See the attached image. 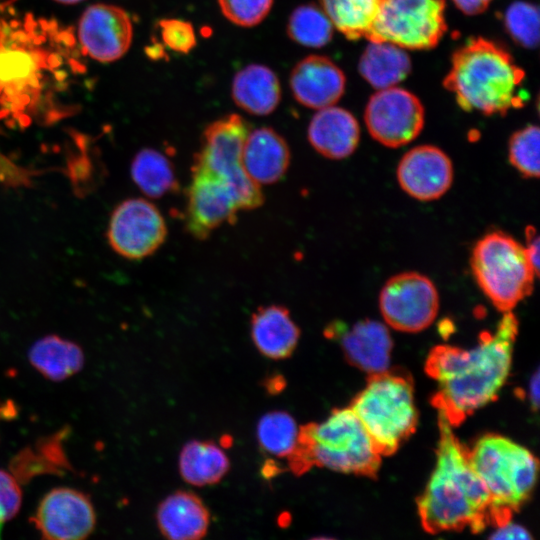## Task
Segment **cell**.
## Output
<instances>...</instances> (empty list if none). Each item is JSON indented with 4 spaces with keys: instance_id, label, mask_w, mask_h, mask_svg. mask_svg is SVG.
I'll use <instances>...</instances> for the list:
<instances>
[{
    "instance_id": "24",
    "label": "cell",
    "mask_w": 540,
    "mask_h": 540,
    "mask_svg": "<svg viewBox=\"0 0 540 540\" xmlns=\"http://www.w3.org/2000/svg\"><path fill=\"white\" fill-rule=\"evenodd\" d=\"M231 95L239 108L265 116L272 113L281 100L280 81L269 67L250 64L235 74Z\"/></svg>"
},
{
    "instance_id": "37",
    "label": "cell",
    "mask_w": 540,
    "mask_h": 540,
    "mask_svg": "<svg viewBox=\"0 0 540 540\" xmlns=\"http://www.w3.org/2000/svg\"><path fill=\"white\" fill-rule=\"evenodd\" d=\"M496 529L491 535L493 539H530L531 534L529 531L516 523H513L511 519L495 526Z\"/></svg>"
},
{
    "instance_id": "13",
    "label": "cell",
    "mask_w": 540,
    "mask_h": 540,
    "mask_svg": "<svg viewBox=\"0 0 540 540\" xmlns=\"http://www.w3.org/2000/svg\"><path fill=\"white\" fill-rule=\"evenodd\" d=\"M107 237L112 249L130 260L156 252L167 237V225L160 210L143 198H129L113 211Z\"/></svg>"
},
{
    "instance_id": "34",
    "label": "cell",
    "mask_w": 540,
    "mask_h": 540,
    "mask_svg": "<svg viewBox=\"0 0 540 540\" xmlns=\"http://www.w3.org/2000/svg\"><path fill=\"white\" fill-rule=\"evenodd\" d=\"M223 15L241 27H252L269 14L273 0H218Z\"/></svg>"
},
{
    "instance_id": "27",
    "label": "cell",
    "mask_w": 540,
    "mask_h": 540,
    "mask_svg": "<svg viewBox=\"0 0 540 540\" xmlns=\"http://www.w3.org/2000/svg\"><path fill=\"white\" fill-rule=\"evenodd\" d=\"M230 467L223 449L212 441L191 440L179 457L181 477L189 484L203 487L222 480Z\"/></svg>"
},
{
    "instance_id": "22",
    "label": "cell",
    "mask_w": 540,
    "mask_h": 540,
    "mask_svg": "<svg viewBox=\"0 0 540 540\" xmlns=\"http://www.w3.org/2000/svg\"><path fill=\"white\" fill-rule=\"evenodd\" d=\"M157 525L162 535L172 540L203 538L210 524V514L199 496L179 490L158 506Z\"/></svg>"
},
{
    "instance_id": "11",
    "label": "cell",
    "mask_w": 540,
    "mask_h": 540,
    "mask_svg": "<svg viewBox=\"0 0 540 540\" xmlns=\"http://www.w3.org/2000/svg\"><path fill=\"white\" fill-rule=\"evenodd\" d=\"M379 306L388 326L415 333L433 323L439 309V296L429 278L417 272H403L385 283Z\"/></svg>"
},
{
    "instance_id": "9",
    "label": "cell",
    "mask_w": 540,
    "mask_h": 540,
    "mask_svg": "<svg viewBox=\"0 0 540 540\" xmlns=\"http://www.w3.org/2000/svg\"><path fill=\"white\" fill-rule=\"evenodd\" d=\"M445 0H383L368 41L406 50L435 47L447 30Z\"/></svg>"
},
{
    "instance_id": "1",
    "label": "cell",
    "mask_w": 540,
    "mask_h": 540,
    "mask_svg": "<svg viewBox=\"0 0 540 540\" xmlns=\"http://www.w3.org/2000/svg\"><path fill=\"white\" fill-rule=\"evenodd\" d=\"M518 327L512 311L504 312L474 347L438 345L430 351L425 369L437 386L432 404L453 427L497 398L510 373Z\"/></svg>"
},
{
    "instance_id": "29",
    "label": "cell",
    "mask_w": 540,
    "mask_h": 540,
    "mask_svg": "<svg viewBox=\"0 0 540 540\" xmlns=\"http://www.w3.org/2000/svg\"><path fill=\"white\" fill-rule=\"evenodd\" d=\"M322 10L347 39L368 38L383 0H319Z\"/></svg>"
},
{
    "instance_id": "7",
    "label": "cell",
    "mask_w": 540,
    "mask_h": 540,
    "mask_svg": "<svg viewBox=\"0 0 540 540\" xmlns=\"http://www.w3.org/2000/svg\"><path fill=\"white\" fill-rule=\"evenodd\" d=\"M470 264L483 293L503 313L511 311L531 294L538 276L524 246L499 230L478 240Z\"/></svg>"
},
{
    "instance_id": "2",
    "label": "cell",
    "mask_w": 540,
    "mask_h": 540,
    "mask_svg": "<svg viewBox=\"0 0 540 540\" xmlns=\"http://www.w3.org/2000/svg\"><path fill=\"white\" fill-rule=\"evenodd\" d=\"M438 426L435 466L417 500L422 527L436 534L465 528L478 533L494 526L491 499L471 466L468 449L440 412Z\"/></svg>"
},
{
    "instance_id": "21",
    "label": "cell",
    "mask_w": 540,
    "mask_h": 540,
    "mask_svg": "<svg viewBox=\"0 0 540 540\" xmlns=\"http://www.w3.org/2000/svg\"><path fill=\"white\" fill-rule=\"evenodd\" d=\"M44 57L28 45L0 41V96L9 103L39 88Z\"/></svg>"
},
{
    "instance_id": "30",
    "label": "cell",
    "mask_w": 540,
    "mask_h": 540,
    "mask_svg": "<svg viewBox=\"0 0 540 540\" xmlns=\"http://www.w3.org/2000/svg\"><path fill=\"white\" fill-rule=\"evenodd\" d=\"M333 30L328 16L315 4L298 6L287 22L289 38L297 44L311 48L327 45L333 37Z\"/></svg>"
},
{
    "instance_id": "38",
    "label": "cell",
    "mask_w": 540,
    "mask_h": 540,
    "mask_svg": "<svg viewBox=\"0 0 540 540\" xmlns=\"http://www.w3.org/2000/svg\"><path fill=\"white\" fill-rule=\"evenodd\" d=\"M525 236H526V246H524L526 250V254L528 256L529 262L532 265L535 273L539 275V236L537 234L536 229L533 226H528L525 229Z\"/></svg>"
},
{
    "instance_id": "15",
    "label": "cell",
    "mask_w": 540,
    "mask_h": 540,
    "mask_svg": "<svg viewBox=\"0 0 540 540\" xmlns=\"http://www.w3.org/2000/svg\"><path fill=\"white\" fill-rule=\"evenodd\" d=\"M133 26L120 7L108 4L89 6L78 24V40L83 51L99 62L120 59L129 49Z\"/></svg>"
},
{
    "instance_id": "26",
    "label": "cell",
    "mask_w": 540,
    "mask_h": 540,
    "mask_svg": "<svg viewBox=\"0 0 540 540\" xmlns=\"http://www.w3.org/2000/svg\"><path fill=\"white\" fill-rule=\"evenodd\" d=\"M31 365L46 379L63 381L78 373L84 365L81 347L56 335L36 341L28 352Z\"/></svg>"
},
{
    "instance_id": "39",
    "label": "cell",
    "mask_w": 540,
    "mask_h": 540,
    "mask_svg": "<svg viewBox=\"0 0 540 540\" xmlns=\"http://www.w3.org/2000/svg\"><path fill=\"white\" fill-rule=\"evenodd\" d=\"M462 13L474 16L487 10L492 0H452Z\"/></svg>"
},
{
    "instance_id": "10",
    "label": "cell",
    "mask_w": 540,
    "mask_h": 540,
    "mask_svg": "<svg viewBox=\"0 0 540 540\" xmlns=\"http://www.w3.org/2000/svg\"><path fill=\"white\" fill-rule=\"evenodd\" d=\"M186 192L184 223L198 240L207 239L225 223L233 224L241 210L237 194L223 177L194 159Z\"/></svg>"
},
{
    "instance_id": "4",
    "label": "cell",
    "mask_w": 540,
    "mask_h": 540,
    "mask_svg": "<svg viewBox=\"0 0 540 540\" xmlns=\"http://www.w3.org/2000/svg\"><path fill=\"white\" fill-rule=\"evenodd\" d=\"M381 454L350 407L332 410L322 422L299 427L297 445L287 464L295 475L313 467L375 477Z\"/></svg>"
},
{
    "instance_id": "5",
    "label": "cell",
    "mask_w": 540,
    "mask_h": 540,
    "mask_svg": "<svg viewBox=\"0 0 540 540\" xmlns=\"http://www.w3.org/2000/svg\"><path fill=\"white\" fill-rule=\"evenodd\" d=\"M468 455L491 499L494 527L511 519L534 490L537 458L523 445L494 433L477 439Z\"/></svg>"
},
{
    "instance_id": "6",
    "label": "cell",
    "mask_w": 540,
    "mask_h": 540,
    "mask_svg": "<svg viewBox=\"0 0 540 540\" xmlns=\"http://www.w3.org/2000/svg\"><path fill=\"white\" fill-rule=\"evenodd\" d=\"M349 407L381 456L396 452L418 422L412 380L402 373L386 370L370 375Z\"/></svg>"
},
{
    "instance_id": "12",
    "label": "cell",
    "mask_w": 540,
    "mask_h": 540,
    "mask_svg": "<svg viewBox=\"0 0 540 540\" xmlns=\"http://www.w3.org/2000/svg\"><path fill=\"white\" fill-rule=\"evenodd\" d=\"M424 118V107L419 98L398 86L376 90L364 111L369 134L391 148L414 140L422 131Z\"/></svg>"
},
{
    "instance_id": "25",
    "label": "cell",
    "mask_w": 540,
    "mask_h": 540,
    "mask_svg": "<svg viewBox=\"0 0 540 540\" xmlns=\"http://www.w3.org/2000/svg\"><path fill=\"white\" fill-rule=\"evenodd\" d=\"M364 80L376 90L397 86L411 71L406 49L386 41H372L364 49L358 63Z\"/></svg>"
},
{
    "instance_id": "17",
    "label": "cell",
    "mask_w": 540,
    "mask_h": 540,
    "mask_svg": "<svg viewBox=\"0 0 540 540\" xmlns=\"http://www.w3.org/2000/svg\"><path fill=\"white\" fill-rule=\"evenodd\" d=\"M329 338L339 339L347 361L369 375L388 370L392 338L388 328L375 320L357 322L346 330L342 324L325 329Z\"/></svg>"
},
{
    "instance_id": "42",
    "label": "cell",
    "mask_w": 540,
    "mask_h": 540,
    "mask_svg": "<svg viewBox=\"0 0 540 540\" xmlns=\"http://www.w3.org/2000/svg\"><path fill=\"white\" fill-rule=\"evenodd\" d=\"M56 2L62 3V4H75L78 2H81L83 0H55Z\"/></svg>"
},
{
    "instance_id": "33",
    "label": "cell",
    "mask_w": 540,
    "mask_h": 540,
    "mask_svg": "<svg viewBox=\"0 0 540 540\" xmlns=\"http://www.w3.org/2000/svg\"><path fill=\"white\" fill-rule=\"evenodd\" d=\"M539 136V128L528 125L516 131L509 140V161L526 178L539 176Z\"/></svg>"
},
{
    "instance_id": "28",
    "label": "cell",
    "mask_w": 540,
    "mask_h": 540,
    "mask_svg": "<svg viewBox=\"0 0 540 540\" xmlns=\"http://www.w3.org/2000/svg\"><path fill=\"white\" fill-rule=\"evenodd\" d=\"M130 172L133 182L150 198H161L175 192L179 186L172 162L163 153L152 148L137 152Z\"/></svg>"
},
{
    "instance_id": "14",
    "label": "cell",
    "mask_w": 540,
    "mask_h": 540,
    "mask_svg": "<svg viewBox=\"0 0 540 540\" xmlns=\"http://www.w3.org/2000/svg\"><path fill=\"white\" fill-rule=\"evenodd\" d=\"M32 521L43 538L78 540L93 532L96 513L86 494L58 487L42 498Z\"/></svg>"
},
{
    "instance_id": "18",
    "label": "cell",
    "mask_w": 540,
    "mask_h": 540,
    "mask_svg": "<svg viewBox=\"0 0 540 540\" xmlns=\"http://www.w3.org/2000/svg\"><path fill=\"white\" fill-rule=\"evenodd\" d=\"M289 85L298 103L319 110L340 100L346 78L341 68L328 57L309 55L292 69Z\"/></svg>"
},
{
    "instance_id": "20",
    "label": "cell",
    "mask_w": 540,
    "mask_h": 540,
    "mask_svg": "<svg viewBox=\"0 0 540 540\" xmlns=\"http://www.w3.org/2000/svg\"><path fill=\"white\" fill-rule=\"evenodd\" d=\"M308 140L322 156L343 159L357 148L360 127L351 112L332 105L314 114L308 126Z\"/></svg>"
},
{
    "instance_id": "40",
    "label": "cell",
    "mask_w": 540,
    "mask_h": 540,
    "mask_svg": "<svg viewBox=\"0 0 540 540\" xmlns=\"http://www.w3.org/2000/svg\"><path fill=\"white\" fill-rule=\"evenodd\" d=\"M528 397L530 404L534 409L538 408L539 403V372L536 371L531 377L528 385Z\"/></svg>"
},
{
    "instance_id": "8",
    "label": "cell",
    "mask_w": 540,
    "mask_h": 540,
    "mask_svg": "<svg viewBox=\"0 0 540 540\" xmlns=\"http://www.w3.org/2000/svg\"><path fill=\"white\" fill-rule=\"evenodd\" d=\"M249 123L238 114H229L210 123L203 131L200 150L194 159L227 180L235 190L241 210H252L264 202L260 185L242 164Z\"/></svg>"
},
{
    "instance_id": "31",
    "label": "cell",
    "mask_w": 540,
    "mask_h": 540,
    "mask_svg": "<svg viewBox=\"0 0 540 540\" xmlns=\"http://www.w3.org/2000/svg\"><path fill=\"white\" fill-rule=\"evenodd\" d=\"M299 427L286 411L264 414L257 424L256 434L261 449L276 458H286L293 453L298 440Z\"/></svg>"
},
{
    "instance_id": "19",
    "label": "cell",
    "mask_w": 540,
    "mask_h": 540,
    "mask_svg": "<svg viewBox=\"0 0 540 540\" xmlns=\"http://www.w3.org/2000/svg\"><path fill=\"white\" fill-rule=\"evenodd\" d=\"M290 158L286 140L274 129L250 130L243 147L242 164L255 183L267 185L281 180L288 170Z\"/></svg>"
},
{
    "instance_id": "36",
    "label": "cell",
    "mask_w": 540,
    "mask_h": 540,
    "mask_svg": "<svg viewBox=\"0 0 540 540\" xmlns=\"http://www.w3.org/2000/svg\"><path fill=\"white\" fill-rule=\"evenodd\" d=\"M21 500L17 481L6 471L0 470V532L3 524L18 513Z\"/></svg>"
},
{
    "instance_id": "35",
    "label": "cell",
    "mask_w": 540,
    "mask_h": 540,
    "mask_svg": "<svg viewBox=\"0 0 540 540\" xmlns=\"http://www.w3.org/2000/svg\"><path fill=\"white\" fill-rule=\"evenodd\" d=\"M158 27L164 45L174 52L187 54L195 47L196 35L190 22L165 18L159 21Z\"/></svg>"
},
{
    "instance_id": "16",
    "label": "cell",
    "mask_w": 540,
    "mask_h": 540,
    "mask_svg": "<svg viewBox=\"0 0 540 540\" xmlns=\"http://www.w3.org/2000/svg\"><path fill=\"white\" fill-rule=\"evenodd\" d=\"M397 178L410 196L430 201L441 197L453 181V166L438 147L421 145L409 150L400 160Z\"/></svg>"
},
{
    "instance_id": "41",
    "label": "cell",
    "mask_w": 540,
    "mask_h": 540,
    "mask_svg": "<svg viewBox=\"0 0 540 540\" xmlns=\"http://www.w3.org/2000/svg\"><path fill=\"white\" fill-rule=\"evenodd\" d=\"M265 388L269 393H278L284 388V379L281 376H272L267 379Z\"/></svg>"
},
{
    "instance_id": "23",
    "label": "cell",
    "mask_w": 540,
    "mask_h": 540,
    "mask_svg": "<svg viewBox=\"0 0 540 540\" xmlns=\"http://www.w3.org/2000/svg\"><path fill=\"white\" fill-rule=\"evenodd\" d=\"M251 337L263 356L283 360L296 349L300 329L285 306L271 304L257 308L252 314Z\"/></svg>"
},
{
    "instance_id": "32",
    "label": "cell",
    "mask_w": 540,
    "mask_h": 540,
    "mask_svg": "<svg viewBox=\"0 0 540 540\" xmlns=\"http://www.w3.org/2000/svg\"><path fill=\"white\" fill-rule=\"evenodd\" d=\"M539 10L527 1L511 3L504 13V26L510 37L525 48H535L539 43Z\"/></svg>"
},
{
    "instance_id": "3",
    "label": "cell",
    "mask_w": 540,
    "mask_h": 540,
    "mask_svg": "<svg viewBox=\"0 0 540 540\" xmlns=\"http://www.w3.org/2000/svg\"><path fill=\"white\" fill-rule=\"evenodd\" d=\"M524 71L502 46L473 38L457 49L443 85L466 111L505 114L523 105Z\"/></svg>"
}]
</instances>
